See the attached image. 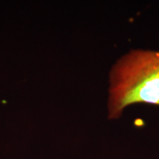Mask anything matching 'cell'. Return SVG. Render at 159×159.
<instances>
[{
	"label": "cell",
	"instance_id": "obj_1",
	"mask_svg": "<svg viewBox=\"0 0 159 159\" xmlns=\"http://www.w3.org/2000/svg\"><path fill=\"white\" fill-rule=\"evenodd\" d=\"M138 103L159 106V52L130 51L111 69L108 118H119L125 108Z\"/></svg>",
	"mask_w": 159,
	"mask_h": 159
}]
</instances>
